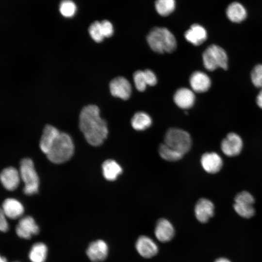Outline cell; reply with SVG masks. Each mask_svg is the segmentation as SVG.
<instances>
[{
    "label": "cell",
    "instance_id": "28",
    "mask_svg": "<svg viewBox=\"0 0 262 262\" xmlns=\"http://www.w3.org/2000/svg\"><path fill=\"white\" fill-rule=\"evenodd\" d=\"M77 10L76 5L71 0H62L59 4V11L61 15L66 17L74 16Z\"/></svg>",
    "mask_w": 262,
    "mask_h": 262
},
{
    "label": "cell",
    "instance_id": "21",
    "mask_svg": "<svg viewBox=\"0 0 262 262\" xmlns=\"http://www.w3.org/2000/svg\"><path fill=\"white\" fill-rule=\"evenodd\" d=\"M60 132L56 128L51 125H47L44 127L39 144L40 148L43 153H47L52 142Z\"/></svg>",
    "mask_w": 262,
    "mask_h": 262
},
{
    "label": "cell",
    "instance_id": "9",
    "mask_svg": "<svg viewBox=\"0 0 262 262\" xmlns=\"http://www.w3.org/2000/svg\"><path fill=\"white\" fill-rule=\"evenodd\" d=\"M112 96L123 100L129 98L131 93V86L129 81L121 76L113 79L109 84Z\"/></svg>",
    "mask_w": 262,
    "mask_h": 262
},
{
    "label": "cell",
    "instance_id": "15",
    "mask_svg": "<svg viewBox=\"0 0 262 262\" xmlns=\"http://www.w3.org/2000/svg\"><path fill=\"white\" fill-rule=\"evenodd\" d=\"M154 232L156 237L159 241L165 243L173 238L175 234V229L169 221L162 218L157 222Z\"/></svg>",
    "mask_w": 262,
    "mask_h": 262
},
{
    "label": "cell",
    "instance_id": "11",
    "mask_svg": "<svg viewBox=\"0 0 262 262\" xmlns=\"http://www.w3.org/2000/svg\"><path fill=\"white\" fill-rule=\"evenodd\" d=\"M109 247L106 242L97 240L91 242L86 250V255L92 262H101L108 256Z\"/></svg>",
    "mask_w": 262,
    "mask_h": 262
},
{
    "label": "cell",
    "instance_id": "16",
    "mask_svg": "<svg viewBox=\"0 0 262 262\" xmlns=\"http://www.w3.org/2000/svg\"><path fill=\"white\" fill-rule=\"evenodd\" d=\"M173 99L179 107L183 109H188L193 106L195 101V95L193 90L182 87L176 91Z\"/></svg>",
    "mask_w": 262,
    "mask_h": 262
},
{
    "label": "cell",
    "instance_id": "12",
    "mask_svg": "<svg viewBox=\"0 0 262 262\" xmlns=\"http://www.w3.org/2000/svg\"><path fill=\"white\" fill-rule=\"evenodd\" d=\"M138 253L143 257L150 258L156 255L159 250L156 243L150 237L143 235L139 237L135 243Z\"/></svg>",
    "mask_w": 262,
    "mask_h": 262
},
{
    "label": "cell",
    "instance_id": "38",
    "mask_svg": "<svg viewBox=\"0 0 262 262\" xmlns=\"http://www.w3.org/2000/svg\"></svg>",
    "mask_w": 262,
    "mask_h": 262
},
{
    "label": "cell",
    "instance_id": "4",
    "mask_svg": "<svg viewBox=\"0 0 262 262\" xmlns=\"http://www.w3.org/2000/svg\"><path fill=\"white\" fill-rule=\"evenodd\" d=\"M164 140L165 144L183 155L189 151L192 146V139L189 133L176 128H171L167 131Z\"/></svg>",
    "mask_w": 262,
    "mask_h": 262
},
{
    "label": "cell",
    "instance_id": "5",
    "mask_svg": "<svg viewBox=\"0 0 262 262\" xmlns=\"http://www.w3.org/2000/svg\"><path fill=\"white\" fill-rule=\"evenodd\" d=\"M203 65L209 71L217 68L224 70L228 68V57L226 51L221 47L212 45L209 46L202 54Z\"/></svg>",
    "mask_w": 262,
    "mask_h": 262
},
{
    "label": "cell",
    "instance_id": "10",
    "mask_svg": "<svg viewBox=\"0 0 262 262\" xmlns=\"http://www.w3.org/2000/svg\"><path fill=\"white\" fill-rule=\"evenodd\" d=\"M16 232L19 237L30 239L39 233V228L32 217L26 216L19 220L16 226Z\"/></svg>",
    "mask_w": 262,
    "mask_h": 262
},
{
    "label": "cell",
    "instance_id": "17",
    "mask_svg": "<svg viewBox=\"0 0 262 262\" xmlns=\"http://www.w3.org/2000/svg\"><path fill=\"white\" fill-rule=\"evenodd\" d=\"M190 85L192 90L196 93H203L208 90L211 82L209 76L205 73L197 71L193 72L190 76Z\"/></svg>",
    "mask_w": 262,
    "mask_h": 262
},
{
    "label": "cell",
    "instance_id": "14",
    "mask_svg": "<svg viewBox=\"0 0 262 262\" xmlns=\"http://www.w3.org/2000/svg\"><path fill=\"white\" fill-rule=\"evenodd\" d=\"M200 163L203 169L208 173L218 172L223 165V160L220 156L214 152H206L202 155Z\"/></svg>",
    "mask_w": 262,
    "mask_h": 262
},
{
    "label": "cell",
    "instance_id": "34",
    "mask_svg": "<svg viewBox=\"0 0 262 262\" xmlns=\"http://www.w3.org/2000/svg\"><path fill=\"white\" fill-rule=\"evenodd\" d=\"M9 226L6 220V216L0 210V229L1 231L5 232L8 230Z\"/></svg>",
    "mask_w": 262,
    "mask_h": 262
},
{
    "label": "cell",
    "instance_id": "31",
    "mask_svg": "<svg viewBox=\"0 0 262 262\" xmlns=\"http://www.w3.org/2000/svg\"><path fill=\"white\" fill-rule=\"evenodd\" d=\"M251 79L255 86L262 88V65L256 66L251 73Z\"/></svg>",
    "mask_w": 262,
    "mask_h": 262
},
{
    "label": "cell",
    "instance_id": "18",
    "mask_svg": "<svg viewBox=\"0 0 262 262\" xmlns=\"http://www.w3.org/2000/svg\"><path fill=\"white\" fill-rule=\"evenodd\" d=\"M20 174L13 167L4 169L0 174V180L3 186L8 190L16 189L20 181Z\"/></svg>",
    "mask_w": 262,
    "mask_h": 262
},
{
    "label": "cell",
    "instance_id": "24",
    "mask_svg": "<svg viewBox=\"0 0 262 262\" xmlns=\"http://www.w3.org/2000/svg\"><path fill=\"white\" fill-rule=\"evenodd\" d=\"M132 127L136 131H144L152 124V119L147 113L138 112L135 113L131 119Z\"/></svg>",
    "mask_w": 262,
    "mask_h": 262
},
{
    "label": "cell",
    "instance_id": "33",
    "mask_svg": "<svg viewBox=\"0 0 262 262\" xmlns=\"http://www.w3.org/2000/svg\"><path fill=\"white\" fill-rule=\"evenodd\" d=\"M147 85L154 86L157 82V79L155 73L150 69L144 70Z\"/></svg>",
    "mask_w": 262,
    "mask_h": 262
},
{
    "label": "cell",
    "instance_id": "26",
    "mask_svg": "<svg viewBox=\"0 0 262 262\" xmlns=\"http://www.w3.org/2000/svg\"><path fill=\"white\" fill-rule=\"evenodd\" d=\"M160 156L164 160L175 162L182 158L183 155L179 151L173 149L164 143L160 145L159 148Z\"/></svg>",
    "mask_w": 262,
    "mask_h": 262
},
{
    "label": "cell",
    "instance_id": "19",
    "mask_svg": "<svg viewBox=\"0 0 262 262\" xmlns=\"http://www.w3.org/2000/svg\"><path fill=\"white\" fill-rule=\"evenodd\" d=\"M186 40L195 46L202 44L207 39L206 30L200 25L194 24L184 33Z\"/></svg>",
    "mask_w": 262,
    "mask_h": 262
},
{
    "label": "cell",
    "instance_id": "32",
    "mask_svg": "<svg viewBox=\"0 0 262 262\" xmlns=\"http://www.w3.org/2000/svg\"><path fill=\"white\" fill-rule=\"evenodd\" d=\"M102 31L104 37H110L114 33L112 24L107 20H103L100 22Z\"/></svg>",
    "mask_w": 262,
    "mask_h": 262
},
{
    "label": "cell",
    "instance_id": "29",
    "mask_svg": "<svg viewBox=\"0 0 262 262\" xmlns=\"http://www.w3.org/2000/svg\"><path fill=\"white\" fill-rule=\"evenodd\" d=\"M89 33L91 38L96 42L99 43L102 41L104 36L103 35L100 22L95 21L89 26Z\"/></svg>",
    "mask_w": 262,
    "mask_h": 262
},
{
    "label": "cell",
    "instance_id": "2",
    "mask_svg": "<svg viewBox=\"0 0 262 262\" xmlns=\"http://www.w3.org/2000/svg\"><path fill=\"white\" fill-rule=\"evenodd\" d=\"M151 49L158 53H171L176 49L175 36L167 28L156 27L152 29L147 37Z\"/></svg>",
    "mask_w": 262,
    "mask_h": 262
},
{
    "label": "cell",
    "instance_id": "1",
    "mask_svg": "<svg viewBox=\"0 0 262 262\" xmlns=\"http://www.w3.org/2000/svg\"><path fill=\"white\" fill-rule=\"evenodd\" d=\"M79 127L86 140L92 146H100L107 137L106 122L100 117L99 110L96 105H88L82 109Z\"/></svg>",
    "mask_w": 262,
    "mask_h": 262
},
{
    "label": "cell",
    "instance_id": "3",
    "mask_svg": "<svg viewBox=\"0 0 262 262\" xmlns=\"http://www.w3.org/2000/svg\"><path fill=\"white\" fill-rule=\"evenodd\" d=\"M73 152L74 145L71 138L67 134L60 132L46 154L50 161L61 164L68 160Z\"/></svg>",
    "mask_w": 262,
    "mask_h": 262
},
{
    "label": "cell",
    "instance_id": "36",
    "mask_svg": "<svg viewBox=\"0 0 262 262\" xmlns=\"http://www.w3.org/2000/svg\"><path fill=\"white\" fill-rule=\"evenodd\" d=\"M214 262H231L226 258H220L216 259Z\"/></svg>",
    "mask_w": 262,
    "mask_h": 262
},
{
    "label": "cell",
    "instance_id": "6",
    "mask_svg": "<svg viewBox=\"0 0 262 262\" xmlns=\"http://www.w3.org/2000/svg\"><path fill=\"white\" fill-rule=\"evenodd\" d=\"M20 176L25 186L24 193L27 195H33L38 192L39 178L32 160L25 158L20 162Z\"/></svg>",
    "mask_w": 262,
    "mask_h": 262
},
{
    "label": "cell",
    "instance_id": "13",
    "mask_svg": "<svg viewBox=\"0 0 262 262\" xmlns=\"http://www.w3.org/2000/svg\"><path fill=\"white\" fill-rule=\"evenodd\" d=\"M214 206L213 203L205 198L199 199L195 207V214L201 223H206L214 215Z\"/></svg>",
    "mask_w": 262,
    "mask_h": 262
},
{
    "label": "cell",
    "instance_id": "35",
    "mask_svg": "<svg viewBox=\"0 0 262 262\" xmlns=\"http://www.w3.org/2000/svg\"><path fill=\"white\" fill-rule=\"evenodd\" d=\"M256 101L259 107L262 109V88L257 97Z\"/></svg>",
    "mask_w": 262,
    "mask_h": 262
},
{
    "label": "cell",
    "instance_id": "22",
    "mask_svg": "<svg viewBox=\"0 0 262 262\" xmlns=\"http://www.w3.org/2000/svg\"><path fill=\"white\" fill-rule=\"evenodd\" d=\"M102 173L108 180L113 181L122 173V168L115 160L108 159L102 164Z\"/></svg>",
    "mask_w": 262,
    "mask_h": 262
},
{
    "label": "cell",
    "instance_id": "20",
    "mask_svg": "<svg viewBox=\"0 0 262 262\" xmlns=\"http://www.w3.org/2000/svg\"><path fill=\"white\" fill-rule=\"evenodd\" d=\"M1 210L6 217L16 219L23 214L24 207L18 200L14 198H7L3 202Z\"/></svg>",
    "mask_w": 262,
    "mask_h": 262
},
{
    "label": "cell",
    "instance_id": "25",
    "mask_svg": "<svg viewBox=\"0 0 262 262\" xmlns=\"http://www.w3.org/2000/svg\"><path fill=\"white\" fill-rule=\"evenodd\" d=\"M48 253L47 246L42 242H37L32 246L29 253L31 262H45Z\"/></svg>",
    "mask_w": 262,
    "mask_h": 262
},
{
    "label": "cell",
    "instance_id": "7",
    "mask_svg": "<svg viewBox=\"0 0 262 262\" xmlns=\"http://www.w3.org/2000/svg\"><path fill=\"white\" fill-rule=\"evenodd\" d=\"M255 199L248 192L244 191L238 193L235 197L233 208L236 213L240 216L249 218L255 213L253 204Z\"/></svg>",
    "mask_w": 262,
    "mask_h": 262
},
{
    "label": "cell",
    "instance_id": "30",
    "mask_svg": "<svg viewBox=\"0 0 262 262\" xmlns=\"http://www.w3.org/2000/svg\"><path fill=\"white\" fill-rule=\"evenodd\" d=\"M133 79L136 89L140 92L144 91L147 85L144 71H136L133 75Z\"/></svg>",
    "mask_w": 262,
    "mask_h": 262
},
{
    "label": "cell",
    "instance_id": "27",
    "mask_svg": "<svg viewBox=\"0 0 262 262\" xmlns=\"http://www.w3.org/2000/svg\"><path fill=\"white\" fill-rule=\"evenodd\" d=\"M175 0H156L155 7L157 12L161 16H166L175 10Z\"/></svg>",
    "mask_w": 262,
    "mask_h": 262
},
{
    "label": "cell",
    "instance_id": "23",
    "mask_svg": "<svg viewBox=\"0 0 262 262\" xmlns=\"http://www.w3.org/2000/svg\"><path fill=\"white\" fill-rule=\"evenodd\" d=\"M228 18L232 22L239 23L245 19L246 11L240 3L234 2L230 4L226 10Z\"/></svg>",
    "mask_w": 262,
    "mask_h": 262
},
{
    "label": "cell",
    "instance_id": "8",
    "mask_svg": "<svg viewBox=\"0 0 262 262\" xmlns=\"http://www.w3.org/2000/svg\"><path fill=\"white\" fill-rule=\"evenodd\" d=\"M243 146L241 137L237 134L231 132L222 141L221 148L224 154L234 157L239 154Z\"/></svg>",
    "mask_w": 262,
    "mask_h": 262
},
{
    "label": "cell",
    "instance_id": "37",
    "mask_svg": "<svg viewBox=\"0 0 262 262\" xmlns=\"http://www.w3.org/2000/svg\"><path fill=\"white\" fill-rule=\"evenodd\" d=\"M0 262H7V261L5 257L1 256L0 258Z\"/></svg>",
    "mask_w": 262,
    "mask_h": 262
}]
</instances>
